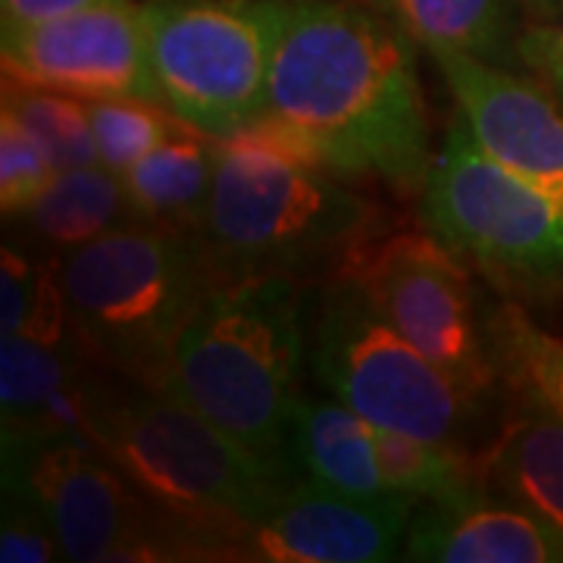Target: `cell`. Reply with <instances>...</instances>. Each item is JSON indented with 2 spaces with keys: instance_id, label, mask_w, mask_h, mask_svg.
<instances>
[{
  "instance_id": "obj_19",
  "label": "cell",
  "mask_w": 563,
  "mask_h": 563,
  "mask_svg": "<svg viewBox=\"0 0 563 563\" xmlns=\"http://www.w3.org/2000/svg\"><path fill=\"white\" fill-rule=\"evenodd\" d=\"M22 220L47 247L73 254L81 244L139 222V217L122 176L95 163L57 173L47 191L22 213Z\"/></svg>"
},
{
  "instance_id": "obj_16",
  "label": "cell",
  "mask_w": 563,
  "mask_h": 563,
  "mask_svg": "<svg viewBox=\"0 0 563 563\" xmlns=\"http://www.w3.org/2000/svg\"><path fill=\"white\" fill-rule=\"evenodd\" d=\"M288 454L310 483L354 495L388 498L383 466L376 454V426L347 404L298 398L288 432Z\"/></svg>"
},
{
  "instance_id": "obj_3",
  "label": "cell",
  "mask_w": 563,
  "mask_h": 563,
  "mask_svg": "<svg viewBox=\"0 0 563 563\" xmlns=\"http://www.w3.org/2000/svg\"><path fill=\"white\" fill-rule=\"evenodd\" d=\"M307 335L288 273L222 276L181 329L157 388L191 404L263 461L288 470Z\"/></svg>"
},
{
  "instance_id": "obj_6",
  "label": "cell",
  "mask_w": 563,
  "mask_h": 563,
  "mask_svg": "<svg viewBox=\"0 0 563 563\" xmlns=\"http://www.w3.org/2000/svg\"><path fill=\"white\" fill-rule=\"evenodd\" d=\"M144 13L163 107L217 141L261 120L282 0H147Z\"/></svg>"
},
{
  "instance_id": "obj_4",
  "label": "cell",
  "mask_w": 563,
  "mask_h": 563,
  "mask_svg": "<svg viewBox=\"0 0 563 563\" xmlns=\"http://www.w3.org/2000/svg\"><path fill=\"white\" fill-rule=\"evenodd\" d=\"M203 225L244 273H288L376 235L379 210L261 117L220 141Z\"/></svg>"
},
{
  "instance_id": "obj_17",
  "label": "cell",
  "mask_w": 563,
  "mask_h": 563,
  "mask_svg": "<svg viewBox=\"0 0 563 563\" xmlns=\"http://www.w3.org/2000/svg\"><path fill=\"white\" fill-rule=\"evenodd\" d=\"M220 141L181 122L151 154L122 173V185L139 222L181 229L203 222L217 176Z\"/></svg>"
},
{
  "instance_id": "obj_23",
  "label": "cell",
  "mask_w": 563,
  "mask_h": 563,
  "mask_svg": "<svg viewBox=\"0 0 563 563\" xmlns=\"http://www.w3.org/2000/svg\"><path fill=\"white\" fill-rule=\"evenodd\" d=\"M3 107L38 141L57 173L101 163L88 101L51 88L3 79Z\"/></svg>"
},
{
  "instance_id": "obj_1",
  "label": "cell",
  "mask_w": 563,
  "mask_h": 563,
  "mask_svg": "<svg viewBox=\"0 0 563 563\" xmlns=\"http://www.w3.org/2000/svg\"><path fill=\"white\" fill-rule=\"evenodd\" d=\"M263 120L329 173L422 191L432 135L401 25L332 0H282Z\"/></svg>"
},
{
  "instance_id": "obj_9",
  "label": "cell",
  "mask_w": 563,
  "mask_h": 563,
  "mask_svg": "<svg viewBox=\"0 0 563 563\" xmlns=\"http://www.w3.org/2000/svg\"><path fill=\"white\" fill-rule=\"evenodd\" d=\"M3 485L38 504L66 561H176L169 520L79 432L3 435Z\"/></svg>"
},
{
  "instance_id": "obj_21",
  "label": "cell",
  "mask_w": 563,
  "mask_h": 563,
  "mask_svg": "<svg viewBox=\"0 0 563 563\" xmlns=\"http://www.w3.org/2000/svg\"><path fill=\"white\" fill-rule=\"evenodd\" d=\"M376 454L388 492L407 501L457 504L485 495L483 457H466L457 444L376 429Z\"/></svg>"
},
{
  "instance_id": "obj_12",
  "label": "cell",
  "mask_w": 563,
  "mask_h": 563,
  "mask_svg": "<svg viewBox=\"0 0 563 563\" xmlns=\"http://www.w3.org/2000/svg\"><path fill=\"white\" fill-rule=\"evenodd\" d=\"M417 504L354 498L317 483L288 485L279 504L244 526L225 561L263 563H376L398 558Z\"/></svg>"
},
{
  "instance_id": "obj_30",
  "label": "cell",
  "mask_w": 563,
  "mask_h": 563,
  "mask_svg": "<svg viewBox=\"0 0 563 563\" xmlns=\"http://www.w3.org/2000/svg\"><path fill=\"white\" fill-rule=\"evenodd\" d=\"M523 16L532 25H542V22H554L563 13V0H517Z\"/></svg>"
},
{
  "instance_id": "obj_11",
  "label": "cell",
  "mask_w": 563,
  "mask_h": 563,
  "mask_svg": "<svg viewBox=\"0 0 563 563\" xmlns=\"http://www.w3.org/2000/svg\"><path fill=\"white\" fill-rule=\"evenodd\" d=\"M3 76L81 101H161L147 13L139 0L101 3L60 20L3 32Z\"/></svg>"
},
{
  "instance_id": "obj_24",
  "label": "cell",
  "mask_w": 563,
  "mask_h": 563,
  "mask_svg": "<svg viewBox=\"0 0 563 563\" xmlns=\"http://www.w3.org/2000/svg\"><path fill=\"white\" fill-rule=\"evenodd\" d=\"M88 113H91L101 166L117 176H122L144 154H151L181 125L169 107H163L161 101H144V98L88 101Z\"/></svg>"
},
{
  "instance_id": "obj_13",
  "label": "cell",
  "mask_w": 563,
  "mask_h": 563,
  "mask_svg": "<svg viewBox=\"0 0 563 563\" xmlns=\"http://www.w3.org/2000/svg\"><path fill=\"white\" fill-rule=\"evenodd\" d=\"M473 139L488 157L563 201V103L507 66L435 54Z\"/></svg>"
},
{
  "instance_id": "obj_26",
  "label": "cell",
  "mask_w": 563,
  "mask_h": 563,
  "mask_svg": "<svg viewBox=\"0 0 563 563\" xmlns=\"http://www.w3.org/2000/svg\"><path fill=\"white\" fill-rule=\"evenodd\" d=\"M63 548L38 504L25 492L3 485V529H0V561L3 563H51L60 561ZM66 561V558H63Z\"/></svg>"
},
{
  "instance_id": "obj_20",
  "label": "cell",
  "mask_w": 563,
  "mask_h": 563,
  "mask_svg": "<svg viewBox=\"0 0 563 563\" xmlns=\"http://www.w3.org/2000/svg\"><path fill=\"white\" fill-rule=\"evenodd\" d=\"M76 385V357L66 344L38 342L25 332L0 339L3 435L44 432Z\"/></svg>"
},
{
  "instance_id": "obj_2",
  "label": "cell",
  "mask_w": 563,
  "mask_h": 563,
  "mask_svg": "<svg viewBox=\"0 0 563 563\" xmlns=\"http://www.w3.org/2000/svg\"><path fill=\"white\" fill-rule=\"evenodd\" d=\"M81 435L169 517L179 561H225L244 526L288 492L285 466L263 461L176 395L141 385H81Z\"/></svg>"
},
{
  "instance_id": "obj_7",
  "label": "cell",
  "mask_w": 563,
  "mask_h": 563,
  "mask_svg": "<svg viewBox=\"0 0 563 563\" xmlns=\"http://www.w3.org/2000/svg\"><path fill=\"white\" fill-rule=\"evenodd\" d=\"M310 363L332 398L363 420L426 442H457L483 401L398 335L344 279L322 301Z\"/></svg>"
},
{
  "instance_id": "obj_14",
  "label": "cell",
  "mask_w": 563,
  "mask_h": 563,
  "mask_svg": "<svg viewBox=\"0 0 563 563\" xmlns=\"http://www.w3.org/2000/svg\"><path fill=\"white\" fill-rule=\"evenodd\" d=\"M404 558L432 563H554L563 544L526 510L501 498L422 504L410 517Z\"/></svg>"
},
{
  "instance_id": "obj_8",
  "label": "cell",
  "mask_w": 563,
  "mask_h": 563,
  "mask_svg": "<svg viewBox=\"0 0 563 563\" xmlns=\"http://www.w3.org/2000/svg\"><path fill=\"white\" fill-rule=\"evenodd\" d=\"M422 220L498 279L563 285V201L488 157L461 113L422 188Z\"/></svg>"
},
{
  "instance_id": "obj_15",
  "label": "cell",
  "mask_w": 563,
  "mask_h": 563,
  "mask_svg": "<svg viewBox=\"0 0 563 563\" xmlns=\"http://www.w3.org/2000/svg\"><path fill=\"white\" fill-rule=\"evenodd\" d=\"M523 401L485 451V492L526 510L563 544V417L529 395Z\"/></svg>"
},
{
  "instance_id": "obj_18",
  "label": "cell",
  "mask_w": 563,
  "mask_h": 563,
  "mask_svg": "<svg viewBox=\"0 0 563 563\" xmlns=\"http://www.w3.org/2000/svg\"><path fill=\"white\" fill-rule=\"evenodd\" d=\"M395 22L435 54L510 66L520 63V3L517 0H385Z\"/></svg>"
},
{
  "instance_id": "obj_28",
  "label": "cell",
  "mask_w": 563,
  "mask_h": 563,
  "mask_svg": "<svg viewBox=\"0 0 563 563\" xmlns=\"http://www.w3.org/2000/svg\"><path fill=\"white\" fill-rule=\"evenodd\" d=\"M520 63L563 103V13L554 22L526 29L520 38Z\"/></svg>"
},
{
  "instance_id": "obj_25",
  "label": "cell",
  "mask_w": 563,
  "mask_h": 563,
  "mask_svg": "<svg viewBox=\"0 0 563 563\" xmlns=\"http://www.w3.org/2000/svg\"><path fill=\"white\" fill-rule=\"evenodd\" d=\"M57 169L41 144L7 107L0 110V210L3 217H22L54 181Z\"/></svg>"
},
{
  "instance_id": "obj_27",
  "label": "cell",
  "mask_w": 563,
  "mask_h": 563,
  "mask_svg": "<svg viewBox=\"0 0 563 563\" xmlns=\"http://www.w3.org/2000/svg\"><path fill=\"white\" fill-rule=\"evenodd\" d=\"M41 273H44V263L29 261L22 251L10 244L3 247V269H0V325H3L0 332L3 335L20 332L29 320Z\"/></svg>"
},
{
  "instance_id": "obj_10",
  "label": "cell",
  "mask_w": 563,
  "mask_h": 563,
  "mask_svg": "<svg viewBox=\"0 0 563 563\" xmlns=\"http://www.w3.org/2000/svg\"><path fill=\"white\" fill-rule=\"evenodd\" d=\"M342 279L351 282L398 335L476 398L501 376L463 257L432 232L369 235L344 251Z\"/></svg>"
},
{
  "instance_id": "obj_29",
  "label": "cell",
  "mask_w": 563,
  "mask_h": 563,
  "mask_svg": "<svg viewBox=\"0 0 563 563\" xmlns=\"http://www.w3.org/2000/svg\"><path fill=\"white\" fill-rule=\"evenodd\" d=\"M101 3H122V0H0V22H3V32H13L22 25L60 20V16L91 10Z\"/></svg>"
},
{
  "instance_id": "obj_5",
  "label": "cell",
  "mask_w": 563,
  "mask_h": 563,
  "mask_svg": "<svg viewBox=\"0 0 563 563\" xmlns=\"http://www.w3.org/2000/svg\"><path fill=\"white\" fill-rule=\"evenodd\" d=\"M220 279L210 247L151 222L113 229L60 263L69 320L81 342L154 388L181 329Z\"/></svg>"
},
{
  "instance_id": "obj_22",
  "label": "cell",
  "mask_w": 563,
  "mask_h": 563,
  "mask_svg": "<svg viewBox=\"0 0 563 563\" xmlns=\"http://www.w3.org/2000/svg\"><path fill=\"white\" fill-rule=\"evenodd\" d=\"M488 347L498 373L563 417V339L544 332L517 303H501L488 322Z\"/></svg>"
}]
</instances>
